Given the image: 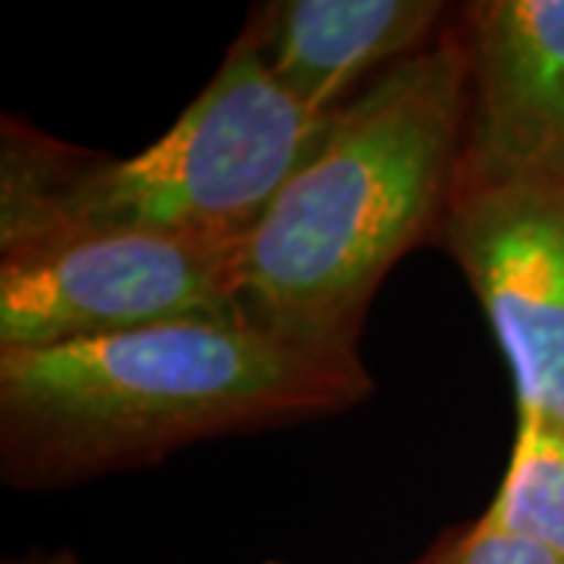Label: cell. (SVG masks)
Listing matches in <instances>:
<instances>
[{
  "mask_svg": "<svg viewBox=\"0 0 564 564\" xmlns=\"http://www.w3.org/2000/svg\"><path fill=\"white\" fill-rule=\"evenodd\" d=\"M433 242L484 307L514 377L518 417L564 433V163L458 158Z\"/></svg>",
  "mask_w": 564,
  "mask_h": 564,
  "instance_id": "5b68a950",
  "label": "cell"
},
{
  "mask_svg": "<svg viewBox=\"0 0 564 564\" xmlns=\"http://www.w3.org/2000/svg\"><path fill=\"white\" fill-rule=\"evenodd\" d=\"M370 392L361 351L245 317L0 351V474L20 492L63 489L207 440L333 417Z\"/></svg>",
  "mask_w": 564,
  "mask_h": 564,
  "instance_id": "6da1fadb",
  "label": "cell"
},
{
  "mask_svg": "<svg viewBox=\"0 0 564 564\" xmlns=\"http://www.w3.org/2000/svg\"><path fill=\"white\" fill-rule=\"evenodd\" d=\"M496 527L564 558V433L518 417L514 445L496 499L484 511Z\"/></svg>",
  "mask_w": 564,
  "mask_h": 564,
  "instance_id": "ba28073f",
  "label": "cell"
},
{
  "mask_svg": "<svg viewBox=\"0 0 564 564\" xmlns=\"http://www.w3.org/2000/svg\"><path fill=\"white\" fill-rule=\"evenodd\" d=\"M408 564H564L543 545L496 527L486 514L474 524L443 533L423 555Z\"/></svg>",
  "mask_w": 564,
  "mask_h": 564,
  "instance_id": "9c48e42d",
  "label": "cell"
},
{
  "mask_svg": "<svg viewBox=\"0 0 564 564\" xmlns=\"http://www.w3.org/2000/svg\"><path fill=\"white\" fill-rule=\"evenodd\" d=\"M467 122V51L452 20L421 54L345 101L245 245L239 314L285 339L358 351L370 302L433 239Z\"/></svg>",
  "mask_w": 564,
  "mask_h": 564,
  "instance_id": "7a4b0ae2",
  "label": "cell"
},
{
  "mask_svg": "<svg viewBox=\"0 0 564 564\" xmlns=\"http://www.w3.org/2000/svg\"><path fill=\"white\" fill-rule=\"evenodd\" d=\"M455 22L467 51L464 161L564 163V0H474Z\"/></svg>",
  "mask_w": 564,
  "mask_h": 564,
  "instance_id": "8992f818",
  "label": "cell"
},
{
  "mask_svg": "<svg viewBox=\"0 0 564 564\" xmlns=\"http://www.w3.org/2000/svg\"><path fill=\"white\" fill-rule=\"evenodd\" d=\"M263 564H280V562H273V558H270V562H263Z\"/></svg>",
  "mask_w": 564,
  "mask_h": 564,
  "instance_id": "8fae6325",
  "label": "cell"
},
{
  "mask_svg": "<svg viewBox=\"0 0 564 564\" xmlns=\"http://www.w3.org/2000/svg\"><path fill=\"white\" fill-rule=\"evenodd\" d=\"M3 564H79L73 549H32L20 558H10Z\"/></svg>",
  "mask_w": 564,
  "mask_h": 564,
  "instance_id": "30bf717a",
  "label": "cell"
},
{
  "mask_svg": "<svg viewBox=\"0 0 564 564\" xmlns=\"http://www.w3.org/2000/svg\"><path fill=\"white\" fill-rule=\"evenodd\" d=\"M445 20L436 0H276L248 17L242 35L292 98L336 113L358 82L430 47Z\"/></svg>",
  "mask_w": 564,
  "mask_h": 564,
  "instance_id": "52a82bcc",
  "label": "cell"
},
{
  "mask_svg": "<svg viewBox=\"0 0 564 564\" xmlns=\"http://www.w3.org/2000/svg\"><path fill=\"white\" fill-rule=\"evenodd\" d=\"M251 232H91L0 254V351L242 317Z\"/></svg>",
  "mask_w": 564,
  "mask_h": 564,
  "instance_id": "277c9868",
  "label": "cell"
},
{
  "mask_svg": "<svg viewBox=\"0 0 564 564\" xmlns=\"http://www.w3.org/2000/svg\"><path fill=\"white\" fill-rule=\"evenodd\" d=\"M336 113L292 98L239 35L180 120L132 158H101L3 117L0 254L129 229L251 232Z\"/></svg>",
  "mask_w": 564,
  "mask_h": 564,
  "instance_id": "3957f363",
  "label": "cell"
}]
</instances>
